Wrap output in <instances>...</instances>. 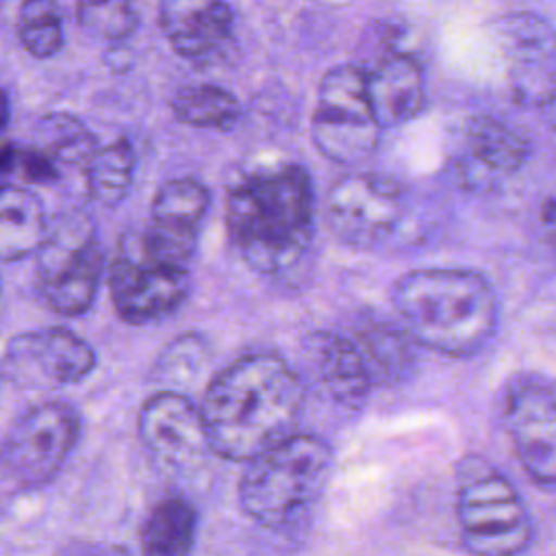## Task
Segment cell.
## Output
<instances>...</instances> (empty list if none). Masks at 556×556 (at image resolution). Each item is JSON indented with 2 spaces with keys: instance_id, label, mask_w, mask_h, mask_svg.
<instances>
[{
  "instance_id": "1",
  "label": "cell",
  "mask_w": 556,
  "mask_h": 556,
  "mask_svg": "<svg viewBox=\"0 0 556 556\" xmlns=\"http://www.w3.org/2000/svg\"><path fill=\"white\" fill-rule=\"evenodd\" d=\"M306 391V380L278 354L250 352L228 363L200 404L213 454L248 463L295 434Z\"/></svg>"
},
{
  "instance_id": "2",
  "label": "cell",
  "mask_w": 556,
  "mask_h": 556,
  "mask_svg": "<svg viewBox=\"0 0 556 556\" xmlns=\"http://www.w3.org/2000/svg\"><path fill=\"white\" fill-rule=\"evenodd\" d=\"M226 230L258 274L291 269L315 235V193L306 167L282 163L243 174L226 198Z\"/></svg>"
},
{
  "instance_id": "3",
  "label": "cell",
  "mask_w": 556,
  "mask_h": 556,
  "mask_svg": "<svg viewBox=\"0 0 556 556\" xmlns=\"http://www.w3.org/2000/svg\"><path fill=\"white\" fill-rule=\"evenodd\" d=\"M391 300L417 345L452 358L484 350L500 324L493 285L467 267L413 269L395 280Z\"/></svg>"
},
{
  "instance_id": "4",
  "label": "cell",
  "mask_w": 556,
  "mask_h": 556,
  "mask_svg": "<svg viewBox=\"0 0 556 556\" xmlns=\"http://www.w3.org/2000/svg\"><path fill=\"white\" fill-rule=\"evenodd\" d=\"M332 452L315 434L295 432L245 463L239 506L258 526L282 530L298 523L326 491Z\"/></svg>"
},
{
  "instance_id": "5",
  "label": "cell",
  "mask_w": 556,
  "mask_h": 556,
  "mask_svg": "<svg viewBox=\"0 0 556 556\" xmlns=\"http://www.w3.org/2000/svg\"><path fill=\"white\" fill-rule=\"evenodd\" d=\"M456 519L473 556H519L534 539V523L515 484L484 456L456 465Z\"/></svg>"
},
{
  "instance_id": "6",
  "label": "cell",
  "mask_w": 556,
  "mask_h": 556,
  "mask_svg": "<svg viewBox=\"0 0 556 556\" xmlns=\"http://www.w3.org/2000/svg\"><path fill=\"white\" fill-rule=\"evenodd\" d=\"M35 256V285L48 308L61 317L87 313L104 278V250L91 219L80 211L61 215Z\"/></svg>"
},
{
  "instance_id": "7",
  "label": "cell",
  "mask_w": 556,
  "mask_h": 556,
  "mask_svg": "<svg viewBox=\"0 0 556 556\" xmlns=\"http://www.w3.org/2000/svg\"><path fill=\"white\" fill-rule=\"evenodd\" d=\"M80 428L70 402L48 400L24 410L2 441V493L22 495L52 482L76 447Z\"/></svg>"
},
{
  "instance_id": "8",
  "label": "cell",
  "mask_w": 556,
  "mask_h": 556,
  "mask_svg": "<svg viewBox=\"0 0 556 556\" xmlns=\"http://www.w3.org/2000/svg\"><path fill=\"white\" fill-rule=\"evenodd\" d=\"M382 130L369 102L367 70L354 63L330 67L319 80L311 115L317 152L332 163L356 165L378 148Z\"/></svg>"
},
{
  "instance_id": "9",
  "label": "cell",
  "mask_w": 556,
  "mask_h": 556,
  "mask_svg": "<svg viewBox=\"0 0 556 556\" xmlns=\"http://www.w3.org/2000/svg\"><path fill=\"white\" fill-rule=\"evenodd\" d=\"M406 191L400 180L374 172L341 176L326 198L332 235L356 250L384 245L404 222Z\"/></svg>"
},
{
  "instance_id": "10",
  "label": "cell",
  "mask_w": 556,
  "mask_h": 556,
  "mask_svg": "<svg viewBox=\"0 0 556 556\" xmlns=\"http://www.w3.org/2000/svg\"><path fill=\"white\" fill-rule=\"evenodd\" d=\"M96 369L93 348L65 326L13 334L4 348V380L22 389L70 387Z\"/></svg>"
},
{
  "instance_id": "11",
  "label": "cell",
  "mask_w": 556,
  "mask_h": 556,
  "mask_svg": "<svg viewBox=\"0 0 556 556\" xmlns=\"http://www.w3.org/2000/svg\"><path fill=\"white\" fill-rule=\"evenodd\" d=\"M106 282L115 313L137 326L169 317L191 291L189 269L156 263L128 241L111 261Z\"/></svg>"
},
{
  "instance_id": "12",
  "label": "cell",
  "mask_w": 556,
  "mask_h": 556,
  "mask_svg": "<svg viewBox=\"0 0 556 556\" xmlns=\"http://www.w3.org/2000/svg\"><path fill=\"white\" fill-rule=\"evenodd\" d=\"M493 39L513 98L519 104L541 109L556 89L554 24L530 11H513L495 20Z\"/></svg>"
},
{
  "instance_id": "13",
  "label": "cell",
  "mask_w": 556,
  "mask_h": 556,
  "mask_svg": "<svg viewBox=\"0 0 556 556\" xmlns=\"http://www.w3.org/2000/svg\"><path fill=\"white\" fill-rule=\"evenodd\" d=\"M208 204V189L195 178L163 182L152 198L148 226L132 245L156 263L189 269Z\"/></svg>"
},
{
  "instance_id": "14",
  "label": "cell",
  "mask_w": 556,
  "mask_h": 556,
  "mask_svg": "<svg viewBox=\"0 0 556 556\" xmlns=\"http://www.w3.org/2000/svg\"><path fill=\"white\" fill-rule=\"evenodd\" d=\"M504 428L523 471L543 486H556V395L530 376L504 391Z\"/></svg>"
},
{
  "instance_id": "15",
  "label": "cell",
  "mask_w": 556,
  "mask_h": 556,
  "mask_svg": "<svg viewBox=\"0 0 556 556\" xmlns=\"http://www.w3.org/2000/svg\"><path fill=\"white\" fill-rule=\"evenodd\" d=\"M137 434L152 458L172 471H191L213 454L202 408L174 389L156 391L141 404Z\"/></svg>"
},
{
  "instance_id": "16",
  "label": "cell",
  "mask_w": 556,
  "mask_h": 556,
  "mask_svg": "<svg viewBox=\"0 0 556 556\" xmlns=\"http://www.w3.org/2000/svg\"><path fill=\"white\" fill-rule=\"evenodd\" d=\"M159 26L172 50L198 67L222 63L235 43L228 0H161Z\"/></svg>"
},
{
  "instance_id": "17",
  "label": "cell",
  "mask_w": 556,
  "mask_h": 556,
  "mask_svg": "<svg viewBox=\"0 0 556 556\" xmlns=\"http://www.w3.org/2000/svg\"><path fill=\"white\" fill-rule=\"evenodd\" d=\"M530 156L528 139L497 117L467 119L454 159V172L467 189H493L515 176Z\"/></svg>"
},
{
  "instance_id": "18",
  "label": "cell",
  "mask_w": 556,
  "mask_h": 556,
  "mask_svg": "<svg viewBox=\"0 0 556 556\" xmlns=\"http://www.w3.org/2000/svg\"><path fill=\"white\" fill-rule=\"evenodd\" d=\"M313 391L341 410L363 408L374 382L350 332L315 330L302 341Z\"/></svg>"
},
{
  "instance_id": "19",
  "label": "cell",
  "mask_w": 556,
  "mask_h": 556,
  "mask_svg": "<svg viewBox=\"0 0 556 556\" xmlns=\"http://www.w3.org/2000/svg\"><path fill=\"white\" fill-rule=\"evenodd\" d=\"M367 91L382 128L402 126L426 109L424 70L417 59L404 52H387L367 70Z\"/></svg>"
},
{
  "instance_id": "20",
  "label": "cell",
  "mask_w": 556,
  "mask_h": 556,
  "mask_svg": "<svg viewBox=\"0 0 556 556\" xmlns=\"http://www.w3.org/2000/svg\"><path fill=\"white\" fill-rule=\"evenodd\" d=\"M374 387L397 384L415 369V339L397 321L365 317L350 330Z\"/></svg>"
},
{
  "instance_id": "21",
  "label": "cell",
  "mask_w": 556,
  "mask_h": 556,
  "mask_svg": "<svg viewBox=\"0 0 556 556\" xmlns=\"http://www.w3.org/2000/svg\"><path fill=\"white\" fill-rule=\"evenodd\" d=\"M52 222L41 200L17 182H4L0 193V254L4 263L37 254Z\"/></svg>"
},
{
  "instance_id": "22",
  "label": "cell",
  "mask_w": 556,
  "mask_h": 556,
  "mask_svg": "<svg viewBox=\"0 0 556 556\" xmlns=\"http://www.w3.org/2000/svg\"><path fill=\"white\" fill-rule=\"evenodd\" d=\"M195 508L180 495L156 502L141 528L139 556H193Z\"/></svg>"
},
{
  "instance_id": "23",
  "label": "cell",
  "mask_w": 556,
  "mask_h": 556,
  "mask_svg": "<svg viewBox=\"0 0 556 556\" xmlns=\"http://www.w3.org/2000/svg\"><path fill=\"white\" fill-rule=\"evenodd\" d=\"M135 165L137 154L128 139H115L98 148L83 167L87 195L100 206H117L132 187Z\"/></svg>"
},
{
  "instance_id": "24",
  "label": "cell",
  "mask_w": 556,
  "mask_h": 556,
  "mask_svg": "<svg viewBox=\"0 0 556 556\" xmlns=\"http://www.w3.org/2000/svg\"><path fill=\"white\" fill-rule=\"evenodd\" d=\"M169 109L180 124L206 130H230L241 117V104L224 87L217 85H185L172 100Z\"/></svg>"
},
{
  "instance_id": "25",
  "label": "cell",
  "mask_w": 556,
  "mask_h": 556,
  "mask_svg": "<svg viewBox=\"0 0 556 556\" xmlns=\"http://www.w3.org/2000/svg\"><path fill=\"white\" fill-rule=\"evenodd\" d=\"M59 167L76 165L85 167L91 154L98 150L91 130L70 113H48L35 128V143Z\"/></svg>"
},
{
  "instance_id": "26",
  "label": "cell",
  "mask_w": 556,
  "mask_h": 556,
  "mask_svg": "<svg viewBox=\"0 0 556 556\" xmlns=\"http://www.w3.org/2000/svg\"><path fill=\"white\" fill-rule=\"evenodd\" d=\"M17 39L35 59H52L63 48V15L56 0H22Z\"/></svg>"
},
{
  "instance_id": "27",
  "label": "cell",
  "mask_w": 556,
  "mask_h": 556,
  "mask_svg": "<svg viewBox=\"0 0 556 556\" xmlns=\"http://www.w3.org/2000/svg\"><path fill=\"white\" fill-rule=\"evenodd\" d=\"M74 9L78 26L106 41H124L139 26L132 0H74Z\"/></svg>"
},
{
  "instance_id": "28",
  "label": "cell",
  "mask_w": 556,
  "mask_h": 556,
  "mask_svg": "<svg viewBox=\"0 0 556 556\" xmlns=\"http://www.w3.org/2000/svg\"><path fill=\"white\" fill-rule=\"evenodd\" d=\"M208 358V345L204 337L195 332H185L176 337L159 356L156 374L159 380L174 387V391L187 382H191Z\"/></svg>"
},
{
  "instance_id": "29",
  "label": "cell",
  "mask_w": 556,
  "mask_h": 556,
  "mask_svg": "<svg viewBox=\"0 0 556 556\" xmlns=\"http://www.w3.org/2000/svg\"><path fill=\"white\" fill-rule=\"evenodd\" d=\"M56 556H128V552L115 543H72Z\"/></svg>"
},
{
  "instance_id": "30",
  "label": "cell",
  "mask_w": 556,
  "mask_h": 556,
  "mask_svg": "<svg viewBox=\"0 0 556 556\" xmlns=\"http://www.w3.org/2000/svg\"><path fill=\"white\" fill-rule=\"evenodd\" d=\"M539 230L545 243L556 252V198H547L539 208Z\"/></svg>"
},
{
  "instance_id": "31",
  "label": "cell",
  "mask_w": 556,
  "mask_h": 556,
  "mask_svg": "<svg viewBox=\"0 0 556 556\" xmlns=\"http://www.w3.org/2000/svg\"><path fill=\"white\" fill-rule=\"evenodd\" d=\"M541 111H543L545 122L556 130V89H554L552 96L545 100V104L541 106Z\"/></svg>"
}]
</instances>
